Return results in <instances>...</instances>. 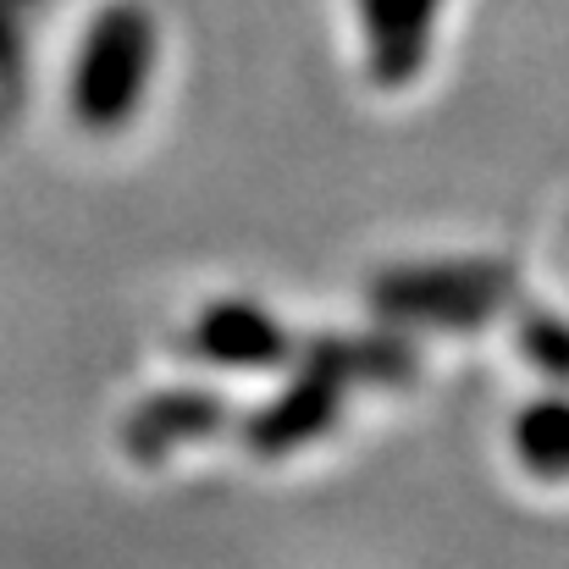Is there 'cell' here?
Listing matches in <instances>:
<instances>
[{
  "mask_svg": "<svg viewBox=\"0 0 569 569\" xmlns=\"http://www.w3.org/2000/svg\"><path fill=\"white\" fill-rule=\"evenodd\" d=\"M343 387H349V381L338 377V371H327V366L310 360L305 377L293 381V387H282L266 409H254V415L243 420V448L260 453V459H282V453L310 448V442L327 437V426L338 420Z\"/></svg>",
  "mask_w": 569,
  "mask_h": 569,
  "instance_id": "4",
  "label": "cell"
},
{
  "mask_svg": "<svg viewBox=\"0 0 569 569\" xmlns=\"http://www.w3.org/2000/svg\"><path fill=\"white\" fill-rule=\"evenodd\" d=\"M515 459L537 481H569V392L537 398L515 420Z\"/></svg>",
  "mask_w": 569,
  "mask_h": 569,
  "instance_id": "7",
  "label": "cell"
},
{
  "mask_svg": "<svg viewBox=\"0 0 569 569\" xmlns=\"http://www.w3.org/2000/svg\"><path fill=\"white\" fill-rule=\"evenodd\" d=\"M221 420H227V403L216 392H161V398H144L128 415L122 442H128L133 459H167L183 442L221 431Z\"/></svg>",
  "mask_w": 569,
  "mask_h": 569,
  "instance_id": "6",
  "label": "cell"
},
{
  "mask_svg": "<svg viewBox=\"0 0 569 569\" xmlns=\"http://www.w3.org/2000/svg\"><path fill=\"white\" fill-rule=\"evenodd\" d=\"M520 349H526V360L537 371H548L553 381H569V321H559V316H526Z\"/></svg>",
  "mask_w": 569,
  "mask_h": 569,
  "instance_id": "8",
  "label": "cell"
},
{
  "mask_svg": "<svg viewBox=\"0 0 569 569\" xmlns=\"http://www.w3.org/2000/svg\"><path fill=\"white\" fill-rule=\"evenodd\" d=\"M178 355L216 371H277L293 355L288 327L254 299H216L178 338Z\"/></svg>",
  "mask_w": 569,
  "mask_h": 569,
  "instance_id": "3",
  "label": "cell"
},
{
  "mask_svg": "<svg viewBox=\"0 0 569 569\" xmlns=\"http://www.w3.org/2000/svg\"><path fill=\"white\" fill-rule=\"evenodd\" d=\"M437 11H442V0H360L366 67H371L377 89H403L426 67Z\"/></svg>",
  "mask_w": 569,
  "mask_h": 569,
  "instance_id": "5",
  "label": "cell"
},
{
  "mask_svg": "<svg viewBox=\"0 0 569 569\" xmlns=\"http://www.w3.org/2000/svg\"><path fill=\"white\" fill-rule=\"evenodd\" d=\"M503 293H509V271H498V266H426V271L377 277L371 305H377V316L476 327L503 310Z\"/></svg>",
  "mask_w": 569,
  "mask_h": 569,
  "instance_id": "2",
  "label": "cell"
},
{
  "mask_svg": "<svg viewBox=\"0 0 569 569\" xmlns=\"http://www.w3.org/2000/svg\"><path fill=\"white\" fill-rule=\"evenodd\" d=\"M161 28L144 0H106L67 56V117L83 133H122L156 78Z\"/></svg>",
  "mask_w": 569,
  "mask_h": 569,
  "instance_id": "1",
  "label": "cell"
}]
</instances>
